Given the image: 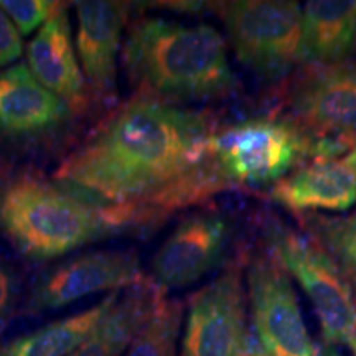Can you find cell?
Returning a JSON list of instances; mask_svg holds the SVG:
<instances>
[{
    "label": "cell",
    "mask_w": 356,
    "mask_h": 356,
    "mask_svg": "<svg viewBox=\"0 0 356 356\" xmlns=\"http://www.w3.org/2000/svg\"><path fill=\"white\" fill-rule=\"evenodd\" d=\"M248 335V293L233 264L190 297L181 356H239Z\"/></svg>",
    "instance_id": "obj_10"
},
{
    "label": "cell",
    "mask_w": 356,
    "mask_h": 356,
    "mask_svg": "<svg viewBox=\"0 0 356 356\" xmlns=\"http://www.w3.org/2000/svg\"><path fill=\"white\" fill-rule=\"evenodd\" d=\"M24 55V40L8 15L0 7V70L15 65Z\"/></svg>",
    "instance_id": "obj_23"
},
{
    "label": "cell",
    "mask_w": 356,
    "mask_h": 356,
    "mask_svg": "<svg viewBox=\"0 0 356 356\" xmlns=\"http://www.w3.org/2000/svg\"><path fill=\"white\" fill-rule=\"evenodd\" d=\"M22 300V279L12 262L0 256V333L7 328Z\"/></svg>",
    "instance_id": "obj_22"
},
{
    "label": "cell",
    "mask_w": 356,
    "mask_h": 356,
    "mask_svg": "<svg viewBox=\"0 0 356 356\" xmlns=\"http://www.w3.org/2000/svg\"><path fill=\"white\" fill-rule=\"evenodd\" d=\"M218 10L236 60L262 81L279 83L300 66L299 2L234 0Z\"/></svg>",
    "instance_id": "obj_6"
},
{
    "label": "cell",
    "mask_w": 356,
    "mask_h": 356,
    "mask_svg": "<svg viewBox=\"0 0 356 356\" xmlns=\"http://www.w3.org/2000/svg\"><path fill=\"white\" fill-rule=\"evenodd\" d=\"M356 47V0H310L302 7L300 66L351 60Z\"/></svg>",
    "instance_id": "obj_16"
},
{
    "label": "cell",
    "mask_w": 356,
    "mask_h": 356,
    "mask_svg": "<svg viewBox=\"0 0 356 356\" xmlns=\"http://www.w3.org/2000/svg\"><path fill=\"white\" fill-rule=\"evenodd\" d=\"M302 229L333 257L356 300V215H305Z\"/></svg>",
    "instance_id": "obj_19"
},
{
    "label": "cell",
    "mask_w": 356,
    "mask_h": 356,
    "mask_svg": "<svg viewBox=\"0 0 356 356\" xmlns=\"http://www.w3.org/2000/svg\"><path fill=\"white\" fill-rule=\"evenodd\" d=\"M218 127L210 111L136 95L66 155L53 177L106 204L131 207L147 229L228 191L210 159Z\"/></svg>",
    "instance_id": "obj_1"
},
{
    "label": "cell",
    "mask_w": 356,
    "mask_h": 356,
    "mask_svg": "<svg viewBox=\"0 0 356 356\" xmlns=\"http://www.w3.org/2000/svg\"><path fill=\"white\" fill-rule=\"evenodd\" d=\"M318 356H340V355H338L337 351L332 348V346H327V348H325L323 351H320Z\"/></svg>",
    "instance_id": "obj_26"
},
{
    "label": "cell",
    "mask_w": 356,
    "mask_h": 356,
    "mask_svg": "<svg viewBox=\"0 0 356 356\" xmlns=\"http://www.w3.org/2000/svg\"><path fill=\"white\" fill-rule=\"evenodd\" d=\"M269 200L296 216L345 213L356 203V175L345 157L310 160L275 181Z\"/></svg>",
    "instance_id": "obj_14"
},
{
    "label": "cell",
    "mask_w": 356,
    "mask_h": 356,
    "mask_svg": "<svg viewBox=\"0 0 356 356\" xmlns=\"http://www.w3.org/2000/svg\"><path fill=\"white\" fill-rule=\"evenodd\" d=\"M350 348H351V351H353V355L356 356V335H355L353 340H351V343H350Z\"/></svg>",
    "instance_id": "obj_27"
},
{
    "label": "cell",
    "mask_w": 356,
    "mask_h": 356,
    "mask_svg": "<svg viewBox=\"0 0 356 356\" xmlns=\"http://www.w3.org/2000/svg\"><path fill=\"white\" fill-rule=\"evenodd\" d=\"M246 287L254 335L267 353L318 356V346L307 330L291 275L269 251L249 257Z\"/></svg>",
    "instance_id": "obj_8"
},
{
    "label": "cell",
    "mask_w": 356,
    "mask_h": 356,
    "mask_svg": "<svg viewBox=\"0 0 356 356\" xmlns=\"http://www.w3.org/2000/svg\"><path fill=\"white\" fill-rule=\"evenodd\" d=\"M60 6V2H50V0H3L0 2V7L3 8L22 37H29L42 29Z\"/></svg>",
    "instance_id": "obj_21"
},
{
    "label": "cell",
    "mask_w": 356,
    "mask_h": 356,
    "mask_svg": "<svg viewBox=\"0 0 356 356\" xmlns=\"http://www.w3.org/2000/svg\"><path fill=\"white\" fill-rule=\"evenodd\" d=\"M73 6L78 22L74 47L83 76L97 97L114 99L131 6L108 0H81Z\"/></svg>",
    "instance_id": "obj_13"
},
{
    "label": "cell",
    "mask_w": 356,
    "mask_h": 356,
    "mask_svg": "<svg viewBox=\"0 0 356 356\" xmlns=\"http://www.w3.org/2000/svg\"><path fill=\"white\" fill-rule=\"evenodd\" d=\"M239 356H270V355L262 348V345L259 343V340H257L254 333L249 332L246 343H244V348Z\"/></svg>",
    "instance_id": "obj_24"
},
{
    "label": "cell",
    "mask_w": 356,
    "mask_h": 356,
    "mask_svg": "<svg viewBox=\"0 0 356 356\" xmlns=\"http://www.w3.org/2000/svg\"><path fill=\"white\" fill-rule=\"evenodd\" d=\"M134 229L131 208L102 203L55 177L24 170L0 178V234L35 264Z\"/></svg>",
    "instance_id": "obj_3"
},
{
    "label": "cell",
    "mask_w": 356,
    "mask_h": 356,
    "mask_svg": "<svg viewBox=\"0 0 356 356\" xmlns=\"http://www.w3.org/2000/svg\"><path fill=\"white\" fill-rule=\"evenodd\" d=\"M147 279L132 248L89 249L56 261L26 292V314L65 309L96 293L121 292Z\"/></svg>",
    "instance_id": "obj_7"
},
{
    "label": "cell",
    "mask_w": 356,
    "mask_h": 356,
    "mask_svg": "<svg viewBox=\"0 0 356 356\" xmlns=\"http://www.w3.org/2000/svg\"><path fill=\"white\" fill-rule=\"evenodd\" d=\"M163 296L150 277L122 291L95 332L68 356H122Z\"/></svg>",
    "instance_id": "obj_17"
},
{
    "label": "cell",
    "mask_w": 356,
    "mask_h": 356,
    "mask_svg": "<svg viewBox=\"0 0 356 356\" xmlns=\"http://www.w3.org/2000/svg\"><path fill=\"white\" fill-rule=\"evenodd\" d=\"M345 159H346V162H348L351 165V168H353V172L356 175V142L353 144V147H351V149L348 150V152H346Z\"/></svg>",
    "instance_id": "obj_25"
},
{
    "label": "cell",
    "mask_w": 356,
    "mask_h": 356,
    "mask_svg": "<svg viewBox=\"0 0 356 356\" xmlns=\"http://www.w3.org/2000/svg\"><path fill=\"white\" fill-rule=\"evenodd\" d=\"M287 104L289 119L314 139L356 142V61L307 68Z\"/></svg>",
    "instance_id": "obj_11"
},
{
    "label": "cell",
    "mask_w": 356,
    "mask_h": 356,
    "mask_svg": "<svg viewBox=\"0 0 356 356\" xmlns=\"http://www.w3.org/2000/svg\"><path fill=\"white\" fill-rule=\"evenodd\" d=\"M234 228L225 213L191 211L173 226L150 261V279L168 293L197 284L226 262Z\"/></svg>",
    "instance_id": "obj_9"
},
{
    "label": "cell",
    "mask_w": 356,
    "mask_h": 356,
    "mask_svg": "<svg viewBox=\"0 0 356 356\" xmlns=\"http://www.w3.org/2000/svg\"><path fill=\"white\" fill-rule=\"evenodd\" d=\"M262 234L269 254L310 299L327 346L350 345L356 335V300L333 257L304 231L275 216L266 220Z\"/></svg>",
    "instance_id": "obj_5"
},
{
    "label": "cell",
    "mask_w": 356,
    "mask_h": 356,
    "mask_svg": "<svg viewBox=\"0 0 356 356\" xmlns=\"http://www.w3.org/2000/svg\"><path fill=\"white\" fill-rule=\"evenodd\" d=\"M74 114L30 73L26 63L0 70V139L37 145L68 131Z\"/></svg>",
    "instance_id": "obj_12"
},
{
    "label": "cell",
    "mask_w": 356,
    "mask_h": 356,
    "mask_svg": "<svg viewBox=\"0 0 356 356\" xmlns=\"http://www.w3.org/2000/svg\"><path fill=\"white\" fill-rule=\"evenodd\" d=\"M185 304L163 296L122 356H177Z\"/></svg>",
    "instance_id": "obj_20"
},
{
    "label": "cell",
    "mask_w": 356,
    "mask_h": 356,
    "mask_svg": "<svg viewBox=\"0 0 356 356\" xmlns=\"http://www.w3.org/2000/svg\"><path fill=\"white\" fill-rule=\"evenodd\" d=\"M26 66L30 73L63 99L74 113L88 106V84L83 76L71 22L61 3L37 35L26 44Z\"/></svg>",
    "instance_id": "obj_15"
},
{
    "label": "cell",
    "mask_w": 356,
    "mask_h": 356,
    "mask_svg": "<svg viewBox=\"0 0 356 356\" xmlns=\"http://www.w3.org/2000/svg\"><path fill=\"white\" fill-rule=\"evenodd\" d=\"M353 144L314 139L289 118L262 115L218 127L210 142L215 172L226 190L273 186L310 160L340 159Z\"/></svg>",
    "instance_id": "obj_4"
},
{
    "label": "cell",
    "mask_w": 356,
    "mask_h": 356,
    "mask_svg": "<svg viewBox=\"0 0 356 356\" xmlns=\"http://www.w3.org/2000/svg\"><path fill=\"white\" fill-rule=\"evenodd\" d=\"M121 292L108 293L89 309L43 325L37 330L2 340L0 356H68L95 332Z\"/></svg>",
    "instance_id": "obj_18"
},
{
    "label": "cell",
    "mask_w": 356,
    "mask_h": 356,
    "mask_svg": "<svg viewBox=\"0 0 356 356\" xmlns=\"http://www.w3.org/2000/svg\"><path fill=\"white\" fill-rule=\"evenodd\" d=\"M121 63L137 96L186 106L236 95L228 43L213 25L142 17L129 24Z\"/></svg>",
    "instance_id": "obj_2"
}]
</instances>
